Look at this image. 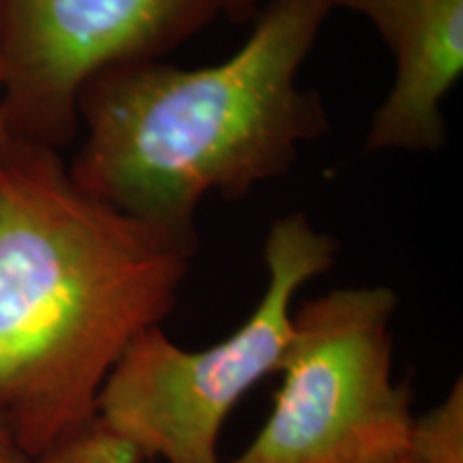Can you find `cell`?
<instances>
[{"mask_svg": "<svg viewBox=\"0 0 463 463\" xmlns=\"http://www.w3.org/2000/svg\"><path fill=\"white\" fill-rule=\"evenodd\" d=\"M195 253L73 183L58 150L0 157V425L28 457L95 420L127 347L176 307Z\"/></svg>", "mask_w": 463, "mask_h": 463, "instance_id": "6da1fadb", "label": "cell"}, {"mask_svg": "<svg viewBox=\"0 0 463 463\" xmlns=\"http://www.w3.org/2000/svg\"><path fill=\"white\" fill-rule=\"evenodd\" d=\"M331 11V0H269L223 62L140 61L95 75L80 92L73 183L195 253L211 191L241 198L326 133L320 95L300 89L298 73Z\"/></svg>", "mask_w": 463, "mask_h": 463, "instance_id": "7a4b0ae2", "label": "cell"}, {"mask_svg": "<svg viewBox=\"0 0 463 463\" xmlns=\"http://www.w3.org/2000/svg\"><path fill=\"white\" fill-rule=\"evenodd\" d=\"M335 258L337 241L303 213L275 219L264 242L269 281L251 316L204 350H184L161 326L142 333L108 375L97 419L142 461L219 463L232 410L279 372L292 339L294 297L333 269Z\"/></svg>", "mask_w": 463, "mask_h": 463, "instance_id": "3957f363", "label": "cell"}, {"mask_svg": "<svg viewBox=\"0 0 463 463\" xmlns=\"http://www.w3.org/2000/svg\"><path fill=\"white\" fill-rule=\"evenodd\" d=\"M397 294L337 288L292 314L269 419L234 463H367L408 447L412 395L392 380Z\"/></svg>", "mask_w": 463, "mask_h": 463, "instance_id": "277c9868", "label": "cell"}, {"mask_svg": "<svg viewBox=\"0 0 463 463\" xmlns=\"http://www.w3.org/2000/svg\"><path fill=\"white\" fill-rule=\"evenodd\" d=\"M217 15L215 0H0V101L14 142L62 148L95 75L159 61Z\"/></svg>", "mask_w": 463, "mask_h": 463, "instance_id": "5b68a950", "label": "cell"}, {"mask_svg": "<svg viewBox=\"0 0 463 463\" xmlns=\"http://www.w3.org/2000/svg\"><path fill=\"white\" fill-rule=\"evenodd\" d=\"M367 17L395 58V82L375 109L364 153L439 150L442 103L463 71V0H331Z\"/></svg>", "mask_w": 463, "mask_h": 463, "instance_id": "8992f818", "label": "cell"}, {"mask_svg": "<svg viewBox=\"0 0 463 463\" xmlns=\"http://www.w3.org/2000/svg\"><path fill=\"white\" fill-rule=\"evenodd\" d=\"M405 450L416 463H463L461 378L455 380L453 389L436 408L414 416Z\"/></svg>", "mask_w": 463, "mask_h": 463, "instance_id": "52a82bcc", "label": "cell"}, {"mask_svg": "<svg viewBox=\"0 0 463 463\" xmlns=\"http://www.w3.org/2000/svg\"><path fill=\"white\" fill-rule=\"evenodd\" d=\"M142 457L97 419L26 463H140Z\"/></svg>", "mask_w": 463, "mask_h": 463, "instance_id": "ba28073f", "label": "cell"}, {"mask_svg": "<svg viewBox=\"0 0 463 463\" xmlns=\"http://www.w3.org/2000/svg\"><path fill=\"white\" fill-rule=\"evenodd\" d=\"M215 5L219 14L241 24V22H247L249 17L258 15V7L262 5V0H215Z\"/></svg>", "mask_w": 463, "mask_h": 463, "instance_id": "9c48e42d", "label": "cell"}, {"mask_svg": "<svg viewBox=\"0 0 463 463\" xmlns=\"http://www.w3.org/2000/svg\"><path fill=\"white\" fill-rule=\"evenodd\" d=\"M28 457L24 450L15 444V439L11 438V433L0 425V463H26Z\"/></svg>", "mask_w": 463, "mask_h": 463, "instance_id": "30bf717a", "label": "cell"}, {"mask_svg": "<svg viewBox=\"0 0 463 463\" xmlns=\"http://www.w3.org/2000/svg\"><path fill=\"white\" fill-rule=\"evenodd\" d=\"M14 144V137H11L9 125H7V116H5L3 109V101H0V157L7 153V148Z\"/></svg>", "mask_w": 463, "mask_h": 463, "instance_id": "8fae6325", "label": "cell"}, {"mask_svg": "<svg viewBox=\"0 0 463 463\" xmlns=\"http://www.w3.org/2000/svg\"><path fill=\"white\" fill-rule=\"evenodd\" d=\"M367 463H416L412 457H410L408 450H399V453H391L384 457H378V459L367 461Z\"/></svg>", "mask_w": 463, "mask_h": 463, "instance_id": "7c38bea8", "label": "cell"}]
</instances>
